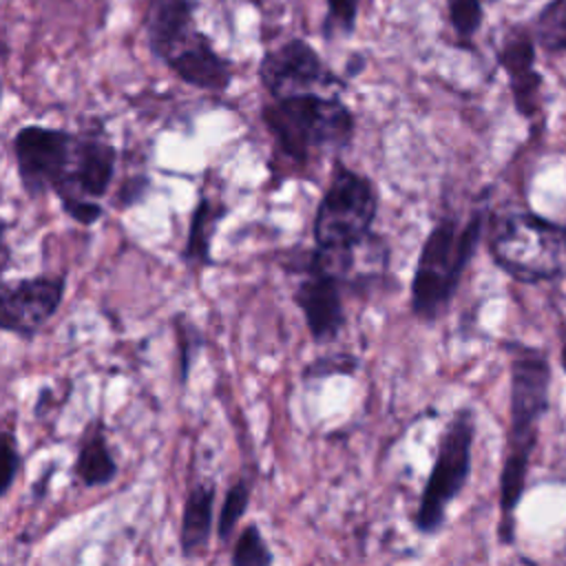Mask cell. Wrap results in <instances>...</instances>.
Segmentation results:
<instances>
[{
  "instance_id": "12",
  "label": "cell",
  "mask_w": 566,
  "mask_h": 566,
  "mask_svg": "<svg viewBox=\"0 0 566 566\" xmlns=\"http://www.w3.org/2000/svg\"><path fill=\"white\" fill-rule=\"evenodd\" d=\"M495 60L509 77L515 111L526 119L535 117L542 108L544 77L535 66L537 44L528 24H511L502 31Z\"/></svg>"
},
{
  "instance_id": "3",
  "label": "cell",
  "mask_w": 566,
  "mask_h": 566,
  "mask_svg": "<svg viewBox=\"0 0 566 566\" xmlns=\"http://www.w3.org/2000/svg\"><path fill=\"white\" fill-rule=\"evenodd\" d=\"M484 210H473L464 221L458 214H442L429 230L411 279V312L424 323L438 321L467 272L482 237Z\"/></svg>"
},
{
  "instance_id": "2",
  "label": "cell",
  "mask_w": 566,
  "mask_h": 566,
  "mask_svg": "<svg viewBox=\"0 0 566 566\" xmlns=\"http://www.w3.org/2000/svg\"><path fill=\"white\" fill-rule=\"evenodd\" d=\"M197 7L199 0H144L146 44L184 84L208 93H226L234 80V66L197 27Z\"/></svg>"
},
{
  "instance_id": "26",
  "label": "cell",
  "mask_w": 566,
  "mask_h": 566,
  "mask_svg": "<svg viewBox=\"0 0 566 566\" xmlns=\"http://www.w3.org/2000/svg\"><path fill=\"white\" fill-rule=\"evenodd\" d=\"M2 93H4V86H2V80H0V104H2Z\"/></svg>"
},
{
  "instance_id": "19",
  "label": "cell",
  "mask_w": 566,
  "mask_h": 566,
  "mask_svg": "<svg viewBox=\"0 0 566 566\" xmlns=\"http://www.w3.org/2000/svg\"><path fill=\"white\" fill-rule=\"evenodd\" d=\"M172 327H175L177 354H179V382L186 385L188 376H190L192 360L197 358V352L203 345V336H201L199 327L186 314H175Z\"/></svg>"
},
{
  "instance_id": "15",
  "label": "cell",
  "mask_w": 566,
  "mask_h": 566,
  "mask_svg": "<svg viewBox=\"0 0 566 566\" xmlns=\"http://www.w3.org/2000/svg\"><path fill=\"white\" fill-rule=\"evenodd\" d=\"M226 214H228V208L221 201H217L208 195L199 197V201L192 208L190 223H188V237H186V243L181 250V259L188 265L208 268L214 263L210 248H212L217 228Z\"/></svg>"
},
{
  "instance_id": "17",
  "label": "cell",
  "mask_w": 566,
  "mask_h": 566,
  "mask_svg": "<svg viewBox=\"0 0 566 566\" xmlns=\"http://www.w3.org/2000/svg\"><path fill=\"white\" fill-rule=\"evenodd\" d=\"M447 20L455 35V42L464 49H471L473 38L478 35L484 22L482 0H444Z\"/></svg>"
},
{
  "instance_id": "27",
  "label": "cell",
  "mask_w": 566,
  "mask_h": 566,
  "mask_svg": "<svg viewBox=\"0 0 566 566\" xmlns=\"http://www.w3.org/2000/svg\"><path fill=\"white\" fill-rule=\"evenodd\" d=\"M254 7H261V0H250Z\"/></svg>"
},
{
  "instance_id": "6",
  "label": "cell",
  "mask_w": 566,
  "mask_h": 566,
  "mask_svg": "<svg viewBox=\"0 0 566 566\" xmlns=\"http://www.w3.org/2000/svg\"><path fill=\"white\" fill-rule=\"evenodd\" d=\"M473 438L475 411L471 405H462L453 411L438 438L436 458L413 515V524L422 535H433L440 531L449 506L467 486L471 475Z\"/></svg>"
},
{
  "instance_id": "7",
  "label": "cell",
  "mask_w": 566,
  "mask_h": 566,
  "mask_svg": "<svg viewBox=\"0 0 566 566\" xmlns=\"http://www.w3.org/2000/svg\"><path fill=\"white\" fill-rule=\"evenodd\" d=\"M376 212L378 192L374 181L338 164L314 214L312 232L316 248L354 252L367 239Z\"/></svg>"
},
{
  "instance_id": "4",
  "label": "cell",
  "mask_w": 566,
  "mask_h": 566,
  "mask_svg": "<svg viewBox=\"0 0 566 566\" xmlns=\"http://www.w3.org/2000/svg\"><path fill=\"white\" fill-rule=\"evenodd\" d=\"M261 119L276 148L296 164H307L321 153L345 150L356 130L352 108L338 95L321 91L270 97Z\"/></svg>"
},
{
  "instance_id": "21",
  "label": "cell",
  "mask_w": 566,
  "mask_h": 566,
  "mask_svg": "<svg viewBox=\"0 0 566 566\" xmlns=\"http://www.w3.org/2000/svg\"><path fill=\"white\" fill-rule=\"evenodd\" d=\"M327 13L323 22V35L327 40L349 38L356 31L360 0H325Z\"/></svg>"
},
{
  "instance_id": "13",
  "label": "cell",
  "mask_w": 566,
  "mask_h": 566,
  "mask_svg": "<svg viewBox=\"0 0 566 566\" xmlns=\"http://www.w3.org/2000/svg\"><path fill=\"white\" fill-rule=\"evenodd\" d=\"M214 482H197L190 486L179 524V548L184 557L201 555L212 535V509H214Z\"/></svg>"
},
{
  "instance_id": "16",
  "label": "cell",
  "mask_w": 566,
  "mask_h": 566,
  "mask_svg": "<svg viewBox=\"0 0 566 566\" xmlns=\"http://www.w3.org/2000/svg\"><path fill=\"white\" fill-rule=\"evenodd\" d=\"M528 29L535 44L546 53H566V0H548Z\"/></svg>"
},
{
  "instance_id": "1",
  "label": "cell",
  "mask_w": 566,
  "mask_h": 566,
  "mask_svg": "<svg viewBox=\"0 0 566 566\" xmlns=\"http://www.w3.org/2000/svg\"><path fill=\"white\" fill-rule=\"evenodd\" d=\"M504 347L509 352L511 396L504 464L500 473V537L502 542H513V513L526 486L531 455L537 447L539 420L548 411L553 371L544 349L517 340H509Z\"/></svg>"
},
{
  "instance_id": "22",
  "label": "cell",
  "mask_w": 566,
  "mask_h": 566,
  "mask_svg": "<svg viewBox=\"0 0 566 566\" xmlns=\"http://www.w3.org/2000/svg\"><path fill=\"white\" fill-rule=\"evenodd\" d=\"M20 467H22V455H20L13 431L0 429V497H4L13 486Z\"/></svg>"
},
{
  "instance_id": "5",
  "label": "cell",
  "mask_w": 566,
  "mask_h": 566,
  "mask_svg": "<svg viewBox=\"0 0 566 566\" xmlns=\"http://www.w3.org/2000/svg\"><path fill=\"white\" fill-rule=\"evenodd\" d=\"M484 228L491 259L511 279L542 283L566 274V226L515 208L491 214Z\"/></svg>"
},
{
  "instance_id": "8",
  "label": "cell",
  "mask_w": 566,
  "mask_h": 566,
  "mask_svg": "<svg viewBox=\"0 0 566 566\" xmlns=\"http://www.w3.org/2000/svg\"><path fill=\"white\" fill-rule=\"evenodd\" d=\"M80 133L29 124L11 139L22 190L33 199L44 192L60 195L73 172Z\"/></svg>"
},
{
  "instance_id": "10",
  "label": "cell",
  "mask_w": 566,
  "mask_h": 566,
  "mask_svg": "<svg viewBox=\"0 0 566 566\" xmlns=\"http://www.w3.org/2000/svg\"><path fill=\"white\" fill-rule=\"evenodd\" d=\"M64 292V274H35L0 281V332L33 340L57 314Z\"/></svg>"
},
{
  "instance_id": "11",
  "label": "cell",
  "mask_w": 566,
  "mask_h": 566,
  "mask_svg": "<svg viewBox=\"0 0 566 566\" xmlns=\"http://www.w3.org/2000/svg\"><path fill=\"white\" fill-rule=\"evenodd\" d=\"M292 298L303 312L310 336L316 345L336 340V336L345 327L340 274L327 270L310 254L305 276L296 285Z\"/></svg>"
},
{
  "instance_id": "18",
  "label": "cell",
  "mask_w": 566,
  "mask_h": 566,
  "mask_svg": "<svg viewBox=\"0 0 566 566\" xmlns=\"http://www.w3.org/2000/svg\"><path fill=\"white\" fill-rule=\"evenodd\" d=\"M250 495H252V480L248 478H239L223 495L221 502V511L217 517V537L219 542H228L230 535L234 533L239 520L243 517L248 504H250Z\"/></svg>"
},
{
  "instance_id": "23",
  "label": "cell",
  "mask_w": 566,
  "mask_h": 566,
  "mask_svg": "<svg viewBox=\"0 0 566 566\" xmlns=\"http://www.w3.org/2000/svg\"><path fill=\"white\" fill-rule=\"evenodd\" d=\"M358 367V360L352 356V354H327V356H318L314 358L305 371H303V378H327V376H334V374H347L352 376Z\"/></svg>"
},
{
  "instance_id": "20",
  "label": "cell",
  "mask_w": 566,
  "mask_h": 566,
  "mask_svg": "<svg viewBox=\"0 0 566 566\" xmlns=\"http://www.w3.org/2000/svg\"><path fill=\"white\" fill-rule=\"evenodd\" d=\"M274 555L270 553L256 524H248L234 542L230 564L232 566H265L272 564Z\"/></svg>"
},
{
  "instance_id": "14",
  "label": "cell",
  "mask_w": 566,
  "mask_h": 566,
  "mask_svg": "<svg viewBox=\"0 0 566 566\" xmlns=\"http://www.w3.org/2000/svg\"><path fill=\"white\" fill-rule=\"evenodd\" d=\"M117 471H119V467L111 451L102 420L88 422L84 427V433L77 444L73 475L80 480V484L95 489V486L111 484L115 480Z\"/></svg>"
},
{
  "instance_id": "9",
  "label": "cell",
  "mask_w": 566,
  "mask_h": 566,
  "mask_svg": "<svg viewBox=\"0 0 566 566\" xmlns=\"http://www.w3.org/2000/svg\"><path fill=\"white\" fill-rule=\"evenodd\" d=\"M259 80L272 99L345 86V80L338 77L323 62L321 53L303 38H290L279 46L268 49L259 62Z\"/></svg>"
},
{
  "instance_id": "24",
  "label": "cell",
  "mask_w": 566,
  "mask_h": 566,
  "mask_svg": "<svg viewBox=\"0 0 566 566\" xmlns=\"http://www.w3.org/2000/svg\"><path fill=\"white\" fill-rule=\"evenodd\" d=\"M148 190H150V177L146 172H135V175H128L119 184L113 201L119 210H128V208H135L137 203H142L146 199Z\"/></svg>"
},
{
  "instance_id": "25",
  "label": "cell",
  "mask_w": 566,
  "mask_h": 566,
  "mask_svg": "<svg viewBox=\"0 0 566 566\" xmlns=\"http://www.w3.org/2000/svg\"><path fill=\"white\" fill-rule=\"evenodd\" d=\"M557 336H559V363H562V367L566 371V318L559 321Z\"/></svg>"
}]
</instances>
